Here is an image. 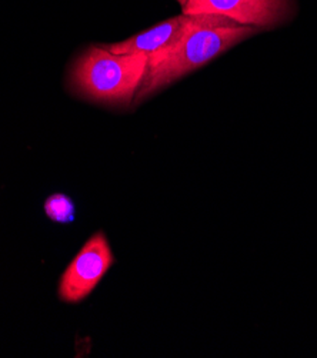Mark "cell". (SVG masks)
Masks as SVG:
<instances>
[{
  "mask_svg": "<svg viewBox=\"0 0 317 358\" xmlns=\"http://www.w3.org/2000/svg\"><path fill=\"white\" fill-rule=\"evenodd\" d=\"M178 2H179L182 6H185V3L188 2V0H178Z\"/></svg>",
  "mask_w": 317,
  "mask_h": 358,
  "instance_id": "7",
  "label": "cell"
},
{
  "mask_svg": "<svg viewBox=\"0 0 317 358\" xmlns=\"http://www.w3.org/2000/svg\"><path fill=\"white\" fill-rule=\"evenodd\" d=\"M185 15H215L239 24L272 27L293 13V0H188Z\"/></svg>",
  "mask_w": 317,
  "mask_h": 358,
  "instance_id": "5",
  "label": "cell"
},
{
  "mask_svg": "<svg viewBox=\"0 0 317 358\" xmlns=\"http://www.w3.org/2000/svg\"><path fill=\"white\" fill-rule=\"evenodd\" d=\"M236 27L243 26L237 22L215 15H179L166 22H162L152 29L139 33L133 38L115 43L111 46H106L112 53L116 55H145L149 57L159 55L164 50L171 49L174 45H178L185 36L196 29L202 27Z\"/></svg>",
  "mask_w": 317,
  "mask_h": 358,
  "instance_id": "3",
  "label": "cell"
},
{
  "mask_svg": "<svg viewBox=\"0 0 317 358\" xmlns=\"http://www.w3.org/2000/svg\"><path fill=\"white\" fill-rule=\"evenodd\" d=\"M113 262L112 248L106 236L103 233L92 236L63 273L59 285L60 299L67 303H79L86 299Z\"/></svg>",
  "mask_w": 317,
  "mask_h": 358,
  "instance_id": "4",
  "label": "cell"
},
{
  "mask_svg": "<svg viewBox=\"0 0 317 358\" xmlns=\"http://www.w3.org/2000/svg\"><path fill=\"white\" fill-rule=\"evenodd\" d=\"M43 207L46 216L55 223L70 224L76 219V206L67 194L55 193L49 196Z\"/></svg>",
  "mask_w": 317,
  "mask_h": 358,
  "instance_id": "6",
  "label": "cell"
},
{
  "mask_svg": "<svg viewBox=\"0 0 317 358\" xmlns=\"http://www.w3.org/2000/svg\"><path fill=\"white\" fill-rule=\"evenodd\" d=\"M258 31L253 26L202 27L188 33L171 49L148 59L146 75L137 94L142 100L186 76Z\"/></svg>",
  "mask_w": 317,
  "mask_h": 358,
  "instance_id": "1",
  "label": "cell"
},
{
  "mask_svg": "<svg viewBox=\"0 0 317 358\" xmlns=\"http://www.w3.org/2000/svg\"><path fill=\"white\" fill-rule=\"evenodd\" d=\"M146 69L145 55H116L108 48H92L76 63L73 83L96 101L126 106L142 86Z\"/></svg>",
  "mask_w": 317,
  "mask_h": 358,
  "instance_id": "2",
  "label": "cell"
}]
</instances>
